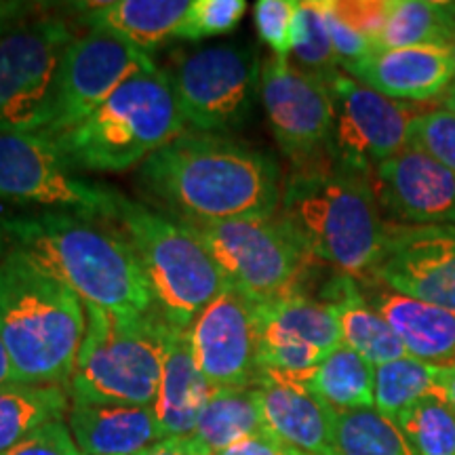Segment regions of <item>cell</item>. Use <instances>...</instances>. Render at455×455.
Returning <instances> with one entry per match:
<instances>
[{
	"instance_id": "11",
	"label": "cell",
	"mask_w": 455,
	"mask_h": 455,
	"mask_svg": "<svg viewBox=\"0 0 455 455\" xmlns=\"http://www.w3.org/2000/svg\"><path fill=\"white\" fill-rule=\"evenodd\" d=\"M74 36L64 17L41 11L0 38V135L47 127L57 70Z\"/></svg>"
},
{
	"instance_id": "32",
	"label": "cell",
	"mask_w": 455,
	"mask_h": 455,
	"mask_svg": "<svg viewBox=\"0 0 455 455\" xmlns=\"http://www.w3.org/2000/svg\"><path fill=\"white\" fill-rule=\"evenodd\" d=\"M396 426L415 455H455V411L439 395H428L398 415Z\"/></svg>"
},
{
	"instance_id": "21",
	"label": "cell",
	"mask_w": 455,
	"mask_h": 455,
	"mask_svg": "<svg viewBox=\"0 0 455 455\" xmlns=\"http://www.w3.org/2000/svg\"><path fill=\"white\" fill-rule=\"evenodd\" d=\"M369 304L388 323L407 355L430 365L455 363V312L369 281Z\"/></svg>"
},
{
	"instance_id": "33",
	"label": "cell",
	"mask_w": 455,
	"mask_h": 455,
	"mask_svg": "<svg viewBox=\"0 0 455 455\" xmlns=\"http://www.w3.org/2000/svg\"><path fill=\"white\" fill-rule=\"evenodd\" d=\"M293 64L299 70L312 74L318 81L331 84L341 72L329 38L323 0L299 3L293 21Z\"/></svg>"
},
{
	"instance_id": "31",
	"label": "cell",
	"mask_w": 455,
	"mask_h": 455,
	"mask_svg": "<svg viewBox=\"0 0 455 455\" xmlns=\"http://www.w3.org/2000/svg\"><path fill=\"white\" fill-rule=\"evenodd\" d=\"M428 395H436V365L403 356L375 367V409L392 422Z\"/></svg>"
},
{
	"instance_id": "2",
	"label": "cell",
	"mask_w": 455,
	"mask_h": 455,
	"mask_svg": "<svg viewBox=\"0 0 455 455\" xmlns=\"http://www.w3.org/2000/svg\"><path fill=\"white\" fill-rule=\"evenodd\" d=\"M9 249L26 255L84 304L114 312L155 310L150 284L121 228L61 212L0 218Z\"/></svg>"
},
{
	"instance_id": "23",
	"label": "cell",
	"mask_w": 455,
	"mask_h": 455,
	"mask_svg": "<svg viewBox=\"0 0 455 455\" xmlns=\"http://www.w3.org/2000/svg\"><path fill=\"white\" fill-rule=\"evenodd\" d=\"M87 32H100L150 55L163 41L175 36L190 9L186 0H112L76 4Z\"/></svg>"
},
{
	"instance_id": "28",
	"label": "cell",
	"mask_w": 455,
	"mask_h": 455,
	"mask_svg": "<svg viewBox=\"0 0 455 455\" xmlns=\"http://www.w3.org/2000/svg\"><path fill=\"white\" fill-rule=\"evenodd\" d=\"M306 388L335 411L375 407V367L341 344L323 358Z\"/></svg>"
},
{
	"instance_id": "36",
	"label": "cell",
	"mask_w": 455,
	"mask_h": 455,
	"mask_svg": "<svg viewBox=\"0 0 455 455\" xmlns=\"http://www.w3.org/2000/svg\"><path fill=\"white\" fill-rule=\"evenodd\" d=\"M295 0H259L255 3V28L259 38L276 57H289L293 51V21L298 13Z\"/></svg>"
},
{
	"instance_id": "14",
	"label": "cell",
	"mask_w": 455,
	"mask_h": 455,
	"mask_svg": "<svg viewBox=\"0 0 455 455\" xmlns=\"http://www.w3.org/2000/svg\"><path fill=\"white\" fill-rule=\"evenodd\" d=\"M188 335L196 365L213 388H258L259 315L247 295L224 283L192 321Z\"/></svg>"
},
{
	"instance_id": "27",
	"label": "cell",
	"mask_w": 455,
	"mask_h": 455,
	"mask_svg": "<svg viewBox=\"0 0 455 455\" xmlns=\"http://www.w3.org/2000/svg\"><path fill=\"white\" fill-rule=\"evenodd\" d=\"M70 405V392L61 386H0V453L9 451L43 424L64 419Z\"/></svg>"
},
{
	"instance_id": "40",
	"label": "cell",
	"mask_w": 455,
	"mask_h": 455,
	"mask_svg": "<svg viewBox=\"0 0 455 455\" xmlns=\"http://www.w3.org/2000/svg\"><path fill=\"white\" fill-rule=\"evenodd\" d=\"M44 4L26 3V0H0V38L20 26L21 21L38 15Z\"/></svg>"
},
{
	"instance_id": "34",
	"label": "cell",
	"mask_w": 455,
	"mask_h": 455,
	"mask_svg": "<svg viewBox=\"0 0 455 455\" xmlns=\"http://www.w3.org/2000/svg\"><path fill=\"white\" fill-rule=\"evenodd\" d=\"M407 146L426 152L455 178V114L443 106L419 112L409 129Z\"/></svg>"
},
{
	"instance_id": "48",
	"label": "cell",
	"mask_w": 455,
	"mask_h": 455,
	"mask_svg": "<svg viewBox=\"0 0 455 455\" xmlns=\"http://www.w3.org/2000/svg\"><path fill=\"white\" fill-rule=\"evenodd\" d=\"M283 449V447H281ZM284 451H287L289 455H306V453H299V451H293V449H284Z\"/></svg>"
},
{
	"instance_id": "42",
	"label": "cell",
	"mask_w": 455,
	"mask_h": 455,
	"mask_svg": "<svg viewBox=\"0 0 455 455\" xmlns=\"http://www.w3.org/2000/svg\"><path fill=\"white\" fill-rule=\"evenodd\" d=\"M218 455H281V445L272 436L259 435L236 443Z\"/></svg>"
},
{
	"instance_id": "13",
	"label": "cell",
	"mask_w": 455,
	"mask_h": 455,
	"mask_svg": "<svg viewBox=\"0 0 455 455\" xmlns=\"http://www.w3.org/2000/svg\"><path fill=\"white\" fill-rule=\"evenodd\" d=\"M333 100V131L329 155L344 167L371 175L409 144V129L418 110L384 98L346 72L329 84Z\"/></svg>"
},
{
	"instance_id": "1",
	"label": "cell",
	"mask_w": 455,
	"mask_h": 455,
	"mask_svg": "<svg viewBox=\"0 0 455 455\" xmlns=\"http://www.w3.org/2000/svg\"><path fill=\"white\" fill-rule=\"evenodd\" d=\"M144 196L175 221L272 218L283 180L275 158L224 133L184 131L140 164Z\"/></svg>"
},
{
	"instance_id": "17",
	"label": "cell",
	"mask_w": 455,
	"mask_h": 455,
	"mask_svg": "<svg viewBox=\"0 0 455 455\" xmlns=\"http://www.w3.org/2000/svg\"><path fill=\"white\" fill-rule=\"evenodd\" d=\"M371 186L388 224L455 226V178L418 148H403L379 164Z\"/></svg>"
},
{
	"instance_id": "6",
	"label": "cell",
	"mask_w": 455,
	"mask_h": 455,
	"mask_svg": "<svg viewBox=\"0 0 455 455\" xmlns=\"http://www.w3.org/2000/svg\"><path fill=\"white\" fill-rule=\"evenodd\" d=\"M87 331L70 386L83 405H155L161 382L167 323L150 312H114L84 304Z\"/></svg>"
},
{
	"instance_id": "44",
	"label": "cell",
	"mask_w": 455,
	"mask_h": 455,
	"mask_svg": "<svg viewBox=\"0 0 455 455\" xmlns=\"http://www.w3.org/2000/svg\"><path fill=\"white\" fill-rule=\"evenodd\" d=\"M15 382L13 378V369H11V361L7 350H4L3 339H0V386Z\"/></svg>"
},
{
	"instance_id": "41",
	"label": "cell",
	"mask_w": 455,
	"mask_h": 455,
	"mask_svg": "<svg viewBox=\"0 0 455 455\" xmlns=\"http://www.w3.org/2000/svg\"><path fill=\"white\" fill-rule=\"evenodd\" d=\"M138 455H212L195 436H169Z\"/></svg>"
},
{
	"instance_id": "4",
	"label": "cell",
	"mask_w": 455,
	"mask_h": 455,
	"mask_svg": "<svg viewBox=\"0 0 455 455\" xmlns=\"http://www.w3.org/2000/svg\"><path fill=\"white\" fill-rule=\"evenodd\" d=\"M84 331V301L9 249L0 259V339L15 382L68 388Z\"/></svg>"
},
{
	"instance_id": "46",
	"label": "cell",
	"mask_w": 455,
	"mask_h": 455,
	"mask_svg": "<svg viewBox=\"0 0 455 455\" xmlns=\"http://www.w3.org/2000/svg\"><path fill=\"white\" fill-rule=\"evenodd\" d=\"M7 251H9V241H7V236H4V232L0 230V258H3Z\"/></svg>"
},
{
	"instance_id": "8",
	"label": "cell",
	"mask_w": 455,
	"mask_h": 455,
	"mask_svg": "<svg viewBox=\"0 0 455 455\" xmlns=\"http://www.w3.org/2000/svg\"><path fill=\"white\" fill-rule=\"evenodd\" d=\"M180 224L207 249L224 283L255 304L301 291V283L315 261L278 215Z\"/></svg>"
},
{
	"instance_id": "16",
	"label": "cell",
	"mask_w": 455,
	"mask_h": 455,
	"mask_svg": "<svg viewBox=\"0 0 455 455\" xmlns=\"http://www.w3.org/2000/svg\"><path fill=\"white\" fill-rule=\"evenodd\" d=\"M371 281L455 312V226L388 224Z\"/></svg>"
},
{
	"instance_id": "35",
	"label": "cell",
	"mask_w": 455,
	"mask_h": 455,
	"mask_svg": "<svg viewBox=\"0 0 455 455\" xmlns=\"http://www.w3.org/2000/svg\"><path fill=\"white\" fill-rule=\"evenodd\" d=\"M247 3L244 0H195L181 20L173 38L180 41H203L235 30L243 20Z\"/></svg>"
},
{
	"instance_id": "5",
	"label": "cell",
	"mask_w": 455,
	"mask_h": 455,
	"mask_svg": "<svg viewBox=\"0 0 455 455\" xmlns=\"http://www.w3.org/2000/svg\"><path fill=\"white\" fill-rule=\"evenodd\" d=\"M184 131L169 74L155 66L131 76L91 116L53 141L74 171H124L144 164Z\"/></svg>"
},
{
	"instance_id": "20",
	"label": "cell",
	"mask_w": 455,
	"mask_h": 455,
	"mask_svg": "<svg viewBox=\"0 0 455 455\" xmlns=\"http://www.w3.org/2000/svg\"><path fill=\"white\" fill-rule=\"evenodd\" d=\"M213 390L196 365L190 335L167 327L161 382L152 405L163 439L195 435L198 418Z\"/></svg>"
},
{
	"instance_id": "9",
	"label": "cell",
	"mask_w": 455,
	"mask_h": 455,
	"mask_svg": "<svg viewBox=\"0 0 455 455\" xmlns=\"http://www.w3.org/2000/svg\"><path fill=\"white\" fill-rule=\"evenodd\" d=\"M164 70L186 124L203 133L228 135L236 129L259 93L261 61L249 44H196L175 53Z\"/></svg>"
},
{
	"instance_id": "25",
	"label": "cell",
	"mask_w": 455,
	"mask_h": 455,
	"mask_svg": "<svg viewBox=\"0 0 455 455\" xmlns=\"http://www.w3.org/2000/svg\"><path fill=\"white\" fill-rule=\"evenodd\" d=\"M268 435L255 388H215L198 418L195 439L212 455L251 436Z\"/></svg>"
},
{
	"instance_id": "7",
	"label": "cell",
	"mask_w": 455,
	"mask_h": 455,
	"mask_svg": "<svg viewBox=\"0 0 455 455\" xmlns=\"http://www.w3.org/2000/svg\"><path fill=\"white\" fill-rule=\"evenodd\" d=\"M114 221L138 255L155 308L169 327L188 331L224 287L212 255L186 226L144 203L121 196Z\"/></svg>"
},
{
	"instance_id": "18",
	"label": "cell",
	"mask_w": 455,
	"mask_h": 455,
	"mask_svg": "<svg viewBox=\"0 0 455 455\" xmlns=\"http://www.w3.org/2000/svg\"><path fill=\"white\" fill-rule=\"evenodd\" d=\"M346 74L401 104L443 100L455 83L453 60L447 47L375 51Z\"/></svg>"
},
{
	"instance_id": "45",
	"label": "cell",
	"mask_w": 455,
	"mask_h": 455,
	"mask_svg": "<svg viewBox=\"0 0 455 455\" xmlns=\"http://www.w3.org/2000/svg\"><path fill=\"white\" fill-rule=\"evenodd\" d=\"M443 108L449 110L451 114H455V83L449 87V91L445 93V98H443Z\"/></svg>"
},
{
	"instance_id": "15",
	"label": "cell",
	"mask_w": 455,
	"mask_h": 455,
	"mask_svg": "<svg viewBox=\"0 0 455 455\" xmlns=\"http://www.w3.org/2000/svg\"><path fill=\"white\" fill-rule=\"evenodd\" d=\"M259 95L272 133L293 167L327 155L333 131L327 83L299 70L289 57L272 55L261 66Z\"/></svg>"
},
{
	"instance_id": "22",
	"label": "cell",
	"mask_w": 455,
	"mask_h": 455,
	"mask_svg": "<svg viewBox=\"0 0 455 455\" xmlns=\"http://www.w3.org/2000/svg\"><path fill=\"white\" fill-rule=\"evenodd\" d=\"M68 428L83 455H138L163 439L152 407L72 403Z\"/></svg>"
},
{
	"instance_id": "37",
	"label": "cell",
	"mask_w": 455,
	"mask_h": 455,
	"mask_svg": "<svg viewBox=\"0 0 455 455\" xmlns=\"http://www.w3.org/2000/svg\"><path fill=\"white\" fill-rule=\"evenodd\" d=\"M329 7L344 24L363 34L378 51V41L388 21L392 0H329Z\"/></svg>"
},
{
	"instance_id": "47",
	"label": "cell",
	"mask_w": 455,
	"mask_h": 455,
	"mask_svg": "<svg viewBox=\"0 0 455 455\" xmlns=\"http://www.w3.org/2000/svg\"><path fill=\"white\" fill-rule=\"evenodd\" d=\"M449 53H451V60H453V70H455V36L451 38V43H449Z\"/></svg>"
},
{
	"instance_id": "29",
	"label": "cell",
	"mask_w": 455,
	"mask_h": 455,
	"mask_svg": "<svg viewBox=\"0 0 455 455\" xmlns=\"http://www.w3.org/2000/svg\"><path fill=\"white\" fill-rule=\"evenodd\" d=\"M455 36V3L392 0L378 51L407 47H449Z\"/></svg>"
},
{
	"instance_id": "38",
	"label": "cell",
	"mask_w": 455,
	"mask_h": 455,
	"mask_svg": "<svg viewBox=\"0 0 455 455\" xmlns=\"http://www.w3.org/2000/svg\"><path fill=\"white\" fill-rule=\"evenodd\" d=\"M0 455H83L64 419L43 424Z\"/></svg>"
},
{
	"instance_id": "3",
	"label": "cell",
	"mask_w": 455,
	"mask_h": 455,
	"mask_svg": "<svg viewBox=\"0 0 455 455\" xmlns=\"http://www.w3.org/2000/svg\"><path fill=\"white\" fill-rule=\"evenodd\" d=\"M276 215L312 258L356 283L371 281L388 238L371 175L344 167L329 152L295 164Z\"/></svg>"
},
{
	"instance_id": "12",
	"label": "cell",
	"mask_w": 455,
	"mask_h": 455,
	"mask_svg": "<svg viewBox=\"0 0 455 455\" xmlns=\"http://www.w3.org/2000/svg\"><path fill=\"white\" fill-rule=\"evenodd\" d=\"M156 64L152 55L100 32L74 36L57 70L47 127L51 138L91 116L121 84Z\"/></svg>"
},
{
	"instance_id": "43",
	"label": "cell",
	"mask_w": 455,
	"mask_h": 455,
	"mask_svg": "<svg viewBox=\"0 0 455 455\" xmlns=\"http://www.w3.org/2000/svg\"><path fill=\"white\" fill-rule=\"evenodd\" d=\"M436 395L445 398L455 411V363L436 365Z\"/></svg>"
},
{
	"instance_id": "26",
	"label": "cell",
	"mask_w": 455,
	"mask_h": 455,
	"mask_svg": "<svg viewBox=\"0 0 455 455\" xmlns=\"http://www.w3.org/2000/svg\"><path fill=\"white\" fill-rule=\"evenodd\" d=\"M258 315L261 331L301 339L325 355L341 346L339 321L329 301L295 291L268 304H258Z\"/></svg>"
},
{
	"instance_id": "19",
	"label": "cell",
	"mask_w": 455,
	"mask_h": 455,
	"mask_svg": "<svg viewBox=\"0 0 455 455\" xmlns=\"http://www.w3.org/2000/svg\"><path fill=\"white\" fill-rule=\"evenodd\" d=\"M255 390L266 432L278 445L306 455H335L333 409L306 386L264 371Z\"/></svg>"
},
{
	"instance_id": "49",
	"label": "cell",
	"mask_w": 455,
	"mask_h": 455,
	"mask_svg": "<svg viewBox=\"0 0 455 455\" xmlns=\"http://www.w3.org/2000/svg\"><path fill=\"white\" fill-rule=\"evenodd\" d=\"M281 455H289L287 451H284V449H281Z\"/></svg>"
},
{
	"instance_id": "24",
	"label": "cell",
	"mask_w": 455,
	"mask_h": 455,
	"mask_svg": "<svg viewBox=\"0 0 455 455\" xmlns=\"http://www.w3.org/2000/svg\"><path fill=\"white\" fill-rule=\"evenodd\" d=\"M318 299L333 306L341 329V344L361 355L373 367L409 356L405 346L384 316L369 304L365 291L352 276L338 272Z\"/></svg>"
},
{
	"instance_id": "39",
	"label": "cell",
	"mask_w": 455,
	"mask_h": 455,
	"mask_svg": "<svg viewBox=\"0 0 455 455\" xmlns=\"http://www.w3.org/2000/svg\"><path fill=\"white\" fill-rule=\"evenodd\" d=\"M323 15H325V24L329 38H331L335 57H338L339 70L348 72L350 68H355L358 61L367 60L369 55L375 53V47L367 41L363 34H358L355 28L339 20L329 7V0H323Z\"/></svg>"
},
{
	"instance_id": "30",
	"label": "cell",
	"mask_w": 455,
	"mask_h": 455,
	"mask_svg": "<svg viewBox=\"0 0 455 455\" xmlns=\"http://www.w3.org/2000/svg\"><path fill=\"white\" fill-rule=\"evenodd\" d=\"M335 455H415L396 422L375 407L333 409Z\"/></svg>"
},
{
	"instance_id": "10",
	"label": "cell",
	"mask_w": 455,
	"mask_h": 455,
	"mask_svg": "<svg viewBox=\"0 0 455 455\" xmlns=\"http://www.w3.org/2000/svg\"><path fill=\"white\" fill-rule=\"evenodd\" d=\"M121 196L104 184L78 178L44 131L0 135V204L112 221Z\"/></svg>"
}]
</instances>
